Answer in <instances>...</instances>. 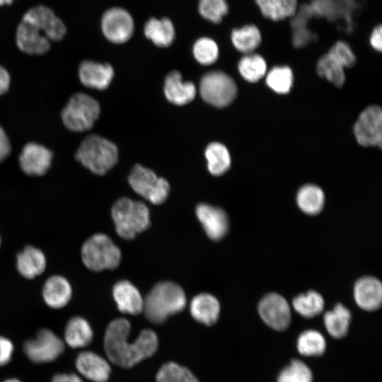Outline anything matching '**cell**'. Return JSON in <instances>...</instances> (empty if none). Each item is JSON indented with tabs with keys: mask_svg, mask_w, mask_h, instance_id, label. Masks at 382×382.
<instances>
[{
	"mask_svg": "<svg viewBox=\"0 0 382 382\" xmlns=\"http://www.w3.org/2000/svg\"><path fill=\"white\" fill-rule=\"evenodd\" d=\"M156 382H199L186 367L175 362L163 364L156 374Z\"/></svg>",
	"mask_w": 382,
	"mask_h": 382,
	"instance_id": "cell-36",
	"label": "cell"
},
{
	"mask_svg": "<svg viewBox=\"0 0 382 382\" xmlns=\"http://www.w3.org/2000/svg\"><path fill=\"white\" fill-rule=\"evenodd\" d=\"M357 304L362 309L373 311L378 309L382 302V286L378 279L373 277L359 279L354 288Z\"/></svg>",
	"mask_w": 382,
	"mask_h": 382,
	"instance_id": "cell-19",
	"label": "cell"
},
{
	"mask_svg": "<svg viewBox=\"0 0 382 382\" xmlns=\"http://www.w3.org/2000/svg\"><path fill=\"white\" fill-rule=\"evenodd\" d=\"M11 78L8 71L2 65H0V96H3L10 88Z\"/></svg>",
	"mask_w": 382,
	"mask_h": 382,
	"instance_id": "cell-45",
	"label": "cell"
},
{
	"mask_svg": "<svg viewBox=\"0 0 382 382\" xmlns=\"http://www.w3.org/2000/svg\"><path fill=\"white\" fill-rule=\"evenodd\" d=\"M131 325L125 318H117L108 325L104 336V349L115 364L130 368L152 356L158 348V337L151 330H143L133 343L128 342Z\"/></svg>",
	"mask_w": 382,
	"mask_h": 382,
	"instance_id": "cell-1",
	"label": "cell"
},
{
	"mask_svg": "<svg viewBox=\"0 0 382 382\" xmlns=\"http://www.w3.org/2000/svg\"><path fill=\"white\" fill-rule=\"evenodd\" d=\"M198 9L202 17L219 24L228 14L229 8L227 0H199Z\"/></svg>",
	"mask_w": 382,
	"mask_h": 382,
	"instance_id": "cell-38",
	"label": "cell"
},
{
	"mask_svg": "<svg viewBox=\"0 0 382 382\" xmlns=\"http://www.w3.org/2000/svg\"><path fill=\"white\" fill-rule=\"evenodd\" d=\"M1 236H0V245H1Z\"/></svg>",
	"mask_w": 382,
	"mask_h": 382,
	"instance_id": "cell-49",
	"label": "cell"
},
{
	"mask_svg": "<svg viewBox=\"0 0 382 382\" xmlns=\"http://www.w3.org/2000/svg\"><path fill=\"white\" fill-rule=\"evenodd\" d=\"M144 33L158 47H168L173 41L175 30L173 23L168 18L149 19L144 26Z\"/></svg>",
	"mask_w": 382,
	"mask_h": 382,
	"instance_id": "cell-29",
	"label": "cell"
},
{
	"mask_svg": "<svg viewBox=\"0 0 382 382\" xmlns=\"http://www.w3.org/2000/svg\"><path fill=\"white\" fill-rule=\"evenodd\" d=\"M344 68L351 67L356 62L354 50L344 40H337L327 51Z\"/></svg>",
	"mask_w": 382,
	"mask_h": 382,
	"instance_id": "cell-41",
	"label": "cell"
},
{
	"mask_svg": "<svg viewBox=\"0 0 382 382\" xmlns=\"http://www.w3.org/2000/svg\"><path fill=\"white\" fill-rule=\"evenodd\" d=\"M73 289L70 282L64 276L53 274L45 282L42 295L47 306L59 309L66 306L71 299Z\"/></svg>",
	"mask_w": 382,
	"mask_h": 382,
	"instance_id": "cell-18",
	"label": "cell"
},
{
	"mask_svg": "<svg viewBox=\"0 0 382 382\" xmlns=\"http://www.w3.org/2000/svg\"><path fill=\"white\" fill-rule=\"evenodd\" d=\"M258 311L262 320L272 329L286 330L291 322L290 307L286 299L278 294L270 293L260 301Z\"/></svg>",
	"mask_w": 382,
	"mask_h": 382,
	"instance_id": "cell-12",
	"label": "cell"
},
{
	"mask_svg": "<svg viewBox=\"0 0 382 382\" xmlns=\"http://www.w3.org/2000/svg\"><path fill=\"white\" fill-rule=\"evenodd\" d=\"M16 266L22 277L32 279L42 274L46 270V256L40 248L33 245H26L17 254Z\"/></svg>",
	"mask_w": 382,
	"mask_h": 382,
	"instance_id": "cell-20",
	"label": "cell"
},
{
	"mask_svg": "<svg viewBox=\"0 0 382 382\" xmlns=\"http://www.w3.org/2000/svg\"><path fill=\"white\" fill-rule=\"evenodd\" d=\"M101 29L105 37L114 43H124L132 35L134 21L123 8H112L106 11L101 19Z\"/></svg>",
	"mask_w": 382,
	"mask_h": 382,
	"instance_id": "cell-13",
	"label": "cell"
},
{
	"mask_svg": "<svg viewBox=\"0 0 382 382\" xmlns=\"http://www.w3.org/2000/svg\"><path fill=\"white\" fill-rule=\"evenodd\" d=\"M317 72L335 86L340 87L345 81L344 67L328 52L317 62Z\"/></svg>",
	"mask_w": 382,
	"mask_h": 382,
	"instance_id": "cell-34",
	"label": "cell"
},
{
	"mask_svg": "<svg viewBox=\"0 0 382 382\" xmlns=\"http://www.w3.org/2000/svg\"><path fill=\"white\" fill-rule=\"evenodd\" d=\"M186 296L183 289L171 282L156 284L144 300L143 311L147 319L154 323H161L170 316L183 311Z\"/></svg>",
	"mask_w": 382,
	"mask_h": 382,
	"instance_id": "cell-2",
	"label": "cell"
},
{
	"mask_svg": "<svg viewBox=\"0 0 382 382\" xmlns=\"http://www.w3.org/2000/svg\"><path fill=\"white\" fill-rule=\"evenodd\" d=\"M118 150L110 140L96 134L86 136L79 146L75 158L91 173L102 175L117 163Z\"/></svg>",
	"mask_w": 382,
	"mask_h": 382,
	"instance_id": "cell-3",
	"label": "cell"
},
{
	"mask_svg": "<svg viewBox=\"0 0 382 382\" xmlns=\"http://www.w3.org/2000/svg\"><path fill=\"white\" fill-rule=\"evenodd\" d=\"M262 15L272 21L293 17L297 10V0H255Z\"/></svg>",
	"mask_w": 382,
	"mask_h": 382,
	"instance_id": "cell-27",
	"label": "cell"
},
{
	"mask_svg": "<svg viewBox=\"0 0 382 382\" xmlns=\"http://www.w3.org/2000/svg\"><path fill=\"white\" fill-rule=\"evenodd\" d=\"M209 171L214 175L225 173L231 166V157L227 148L219 142L209 144L205 150Z\"/></svg>",
	"mask_w": 382,
	"mask_h": 382,
	"instance_id": "cell-31",
	"label": "cell"
},
{
	"mask_svg": "<svg viewBox=\"0 0 382 382\" xmlns=\"http://www.w3.org/2000/svg\"><path fill=\"white\" fill-rule=\"evenodd\" d=\"M112 295L121 312L137 315L143 311L144 299L138 289L129 281L117 282L113 286Z\"/></svg>",
	"mask_w": 382,
	"mask_h": 382,
	"instance_id": "cell-22",
	"label": "cell"
},
{
	"mask_svg": "<svg viewBox=\"0 0 382 382\" xmlns=\"http://www.w3.org/2000/svg\"><path fill=\"white\" fill-rule=\"evenodd\" d=\"M310 369L301 361L294 359L279 374L277 382H312Z\"/></svg>",
	"mask_w": 382,
	"mask_h": 382,
	"instance_id": "cell-39",
	"label": "cell"
},
{
	"mask_svg": "<svg viewBox=\"0 0 382 382\" xmlns=\"http://www.w3.org/2000/svg\"><path fill=\"white\" fill-rule=\"evenodd\" d=\"M76 367L85 378L93 382H105L111 371L108 362L97 354L86 351L76 359Z\"/></svg>",
	"mask_w": 382,
	"mask_h": 382,
	"instance_id": "cell-21",
	"label": "cell"
},
{
	"mask_svg": "<svg viewBox=\"0 0 382 382\" xmlns=\"http://www.w3.org/2000/svg\"><path fill=\"white\" fill-rule=\"evenodd\" d=\"M93 330L88 322L80 316L69 320L64 329L66 343L72 348H80L88 345L93 340Z\"/></svg>",
	"mask_w": 382,
	"mask_h": 382,
	"instance_id": "cell-26",
	"label": "cell"
},
{
	"mask_svg": "<svg viewBox=\"0 0 382 382\" xmlns=\"http://www.w3.org/2000/svg\"><path fill=\"white\" fill-rule=\"evenodd\" d=\"M193 54L200 64L209 65L217 59L219 47L214 40L209 37H202L194 44Z\"/></svg>",
	"mask_w": 382,
	"mask_h": 382,
	"instance_id": "cell-40",
	"label": "cell"
},
{
	"mask_svg": "<svg viewBox=\"0 0 382 382\" xmlns=\"http://www.w3.org/2000/svg\"><path fill=\"white\" fill-rule=\"evenodd\" d=\"M14 0H0V6L10 5Z\"/></svg>",
	"mask_w": 382,
	"mask_h": 382,
	"instance_id": "cell-47",
	"label": "cell"
},
{
	"mask_svg": "<svg viewBox=\"0 0 382 382\" xmlns=\"http://www.w3.org/2000/svg\"><path fill=\"white\" fill-rule=\"evenodd\" d=\"M54 154L48 147L37 141L24 144L18 155L21 170L29 176H42L51 168Z\"/></svg>",
	"mask_w": 382,
	"mask_h": 382,
	"instance_id": "cell-11",
	"label": "cell"
},
{
	"mask_svg": "<svg viewBox=\"0 0 382 382\" xmlns=\"http://www.w3.org/2000/svg\"><path fill=\"white\" fill-rule=\"evenodd\" d=\"M98 101L91 96L75 93L70 96L61 111L64 126L74 132H83L92 128L100 115Z\"/></svg>",
	"mask_w": 382,
	"mask_h": 382,
	"instance_id": "cell-5",
	"label": "cell"
},
{
	"mask_svg": "<svg viewBox=\"0 0 382 382\" xmlns=\"http://www.w3.org/2000/svg\"><path fill=\"white\" fill-rule=\"evenodd\" d=\"M196 215L211 240L219 241L227 233L228 219L221 208L201 203L196 207Z\"/></svg>",
	"mask_w": 382,
	"mask_h": 382,
	"instance_id": "cell-16",
	"label": "cell"
},
{
	"mask_svg": "<svg viewBox=\"0 0 382 382\" xmlns=\"http://www.w3.org/2000/svg\"><path fill=\"white\" fill-rule=\"evenodd\" d=\"M13 349V345L9 339L0 336V366H4L10 361Z\"/></svg>",
	"mask_w": 382,
	"mask_h": 382,
	"instance_id": "cell-42",
	"label": "cell"
},
{
	"mask_svg": "<svg viewBox=\"0 0 382 382\" xmlns=\"http://www.w3.org/2000/svg\"><path fill=\"white\" fill-rule=\"evenodd\" d=\"M267 85L277 93H287L293 84V73L288 66H275L266 76Z\"/></svg>",
	"mask_w": 382,
	"mask_h": 382,
	"instance_id": "cell-37",
	"label": "cell"
},
{
	"mask_svg": "<svg viewBox=\"0 0 382 382\" xmlns=\"http://www.w3.org/2000/svg\"><path fill=\"white\" fill-rule=\"evenodd\" d=\"M17 47L30 55H42L51 48V41L37 25L21 18L15 35Z\"/></svg>",
	"mask_w": 382,
	"mask_h": 382,
	"instance_id": "cell-14",
	"label": "cell"
},
{
	"mask_svg": "<svg viewBox=\"0 0 382 382\" xmlns=\"http://www.w3.org/2000/svg\"><path fill=\"white\" fill-rule=\"evenodd\" d=\"M190 309L195 320L206 325H212L218 320L220 304L214 296L204 293L192 299Z\"/></svg>",
	"mask_w": 382,
	"mask_h": 382,
	"instance_id": "cell-24",
	"label": "cell"
},
{
	"mask_svg": "<svg viewBox=\"0 0 382 382\" xmlns=\"http://www.w3.org/2000/svg\"><path fill=\"white\" fill-rule=\"evenodd\" d=\"M11 143L4 127L0 125V163L4 161L11 154Z\"/></svg>",
	"mask_w": 382,
	"mask_h": 382,
	"instance_id": "cell-43",
	"label": "cell"
},
{
	"mask_svg": "<svg viewBox=\"0 0 382 382\" xmlns=\"http://www.w3.org/2000/svg\"><path fill=\"white\" fill-rule=\"evenodd\" d=\"M238 70L245 80L253 83L265 75L267 64L262 55L253 52L241 57L238 62Z\"/></svg>",
	"mask_w": 382,
	"mask_h": 382,
	"instance_id": "cell-32",
	"label": "cell"
},
{
	"mask_svg": "<svg viewBox=\"0 0 382 382\" xmlns=\"http://www.w3.org/2000/svg\"><path fill=\"white\" fill-rule=\"evenodd\" d=\"M369 43L374 50L381 52L382 50V24L375 26L369 37Z\"/></svg>",
	"mask_w": 382,
	"mask_h": 382,
	"instance_id": "cell-44",
	"label": "cell"
},
{
	"mask_svg": "<svg viewBox=\"0 0 382 382\" xmlns=\"http://www.w3.org/2000/svg\"><path fill=\"white\" fill-rule=\"evenodd\" d=\"M199 91L205 102L216 108H224L235 99L237 88L230 76L223 71H213L202 76Z\"/></svg>",
	"mask_w": 382,
	"mask_h": 382,
	"instance_id": "cell-7",
	"label": "cell"
},
{
	"mask_svg": "<svg viewBox=\"0 0 382 382\" xmlns=\"http://www.w3.org/2000/svg\"><path fill=\"white\" fill-rule=\"evenodd\" d=\"M164 93L170 103L183 105L194 99L196 88L192 83L183 81L181 74L174 71L169 73L166 78Z\"/></svg>",
	"mask_w": 382,
	"mask_h": 382,
	"instance_id": "cell-23",
	"label": "cell"
},
{
	"mask_svg": "<svg viewBox=\"0 0 382 382\" xmlns=\"http://www.w3.org/2000/svg\"><path fill=\"white\" fill-rule=\"evenodd\" d=\"M23 351L34 363H47L57 359L64 351V342L48 329L40 330L35 338L25 342Z\"/></svg>",
	"mask_w": 382,
	"mask_h": 382,
	"instance_id": "cell-9",
	"label": "cell"
},
{
	"mask_svg": "<svg viewBox=\"0 0 382 382\" xmlns=\"http://www.w3.org/2000/svg\"><path fill=\"white\" fill-rule=\"evenodd\" d=\"M113 76V69L109 64L83 60L78 67L80 82L92 89L105 90L110 86Z\"/></svg>",
	"mask_w": 382,
	"mask_h": 382,
	"instance_id": "cell-17",
	"label": "cell"
},
{
	"mask_svg": "<svg viewBox=\"0 0 382 382\" xmlns=\"http://www.w3.org/2000/svg\"><path fill=\"white\" fill-rule=\"evenodd\" d=\"M296 202L302 212L315 215L321 212L325 203V195L319 187L308 184L298 191Z\"/></svg>",
	"mask_w": 382,
	"mask_h": 382,
	"instance_id": "cell-30",
	"label": "cell"
},
{
	"mask_svg": "<svg viewBox=\"0 0 382 382\" xmlns=\"http://www.w3.org/2000/svg\"><path fill=\"white\" fill-rule=\"evenodd\" d=\"M294 310L301 316L311 318L319 315L324 308V300L316 291L300 294L293 300Z\"/></svg>",
	"mask_w": 382,
	"mask_h": 382,
	"instance_id": "cell-33",
	"label": "cell"
},
{
	"mask_svg": "<svg viewBox=\"0 0 382 382\" xmlns=\"http://www.w3.org/2000/svg\"><path fill=\"white\" fill-rule=\"evenodd\" d=\"M129 183L134 191L154 204L165 202L170 190L167 180L139 164L132 168Z\"/></svg>",
	"mask_w": 382,
	"mask_h": 382,
	"instance_id": "cell-8",
	"label": "cell"
},
{
	"mask_svg": "<svg viewBox=\"0 0 382 382\" xmlns=\"http://www.w3.org/2000/svg\"><path fill=\"white\" fill-rule=\"evenodd\" d=\"M52 382H83L81 378L74 374H58L53 376Z\"/></svg>",
	"mask_w": 382,
	"mask_h": 382,
	"instance_id": "cell-46",
	"label": "cell"
},
{
	"mask_svg": "<svg viewBox=\"0 0 382 382\" xmlns=\"http://www.w3.org/2000/svg\"><path fill=\"white\" fill-rule=\"evenodd\" d=\"M4 382H21V381L17 378H8L4 381Z\"/></svg>",
	"mask_w": 382,
	"mask_h": 382,
	"instance_id": "cell-48",
	"label": "cell"
},
{
	"mask_svg": "<svg viewBox=\"0 0 382 382\" xmlns=\"http://www.w3.org/2000/svg\"><path fill=\"white\" fill-rule=\"evenodd\" d=\"M116 231L122 238L130 240L150 225L149 211L141 202L127 197L117 200L112 208Z\"/></svg>",
	"mask_w": 382,
	"mask_h": 382,
	"instance_id": "cell-4",
	"label": "cell"
},
{
	"mask_svg": "<svg viewBox=\"0 0 382 382\" xmlns=\"http://www.w3.org/2000/svg\"><path fill=\"white\" fill-rule=\"evenodd\" d=\"M81 257L83 265L93 272L116 268L121 260V252L104 233H96L82 245Z\"/></svg>",
	"mask_w": 382,
	"mask_h": 382,
	"instance_id": "cell-6",
	"label": "cell"
},
{
	"mask_svg": "<svg viewBox=\"0 0 382 382\" xmlns=\"http://www.w3.org/2000/svg\"><path fill=\"white\" fill-rule=\"evenodd\" d=\"M357 142L363 146H381L382 110L379 106L371 105L359 115L354 125Z\"/></svg>",
	"mask_w": 382,
	"mask_h": 382,
	"instance_id": "cell-10",
	"label": "cell"
},
{
	"mask_svg": "<svg viewBox=\"0 0 382 382\" xmlns=\"http://www.w3.org/2000/svg\"><path fill=\"white\" fill-rule=\"evenodd\" d=\"M323 320L325 328L332 337L342 338L348 332L351 313L345 306L337 303L332 311L325 313Z\"/></svg>",
	"mask_w": 382,
	"mask_h": 382,
	"instance_id": "cell-28",
	"label": "cell"
},
{
	"mask_svg": "<svg viewBox=\"0 0 382 382\" xmlns=\"http://www.w3.org/2000/svg\"><path fill=\"white\" fill-rule=\"evenodd\" d=\"M230 38L236 50L244 54L255 52L262 42L261 33L254 24H246L233 28Z\"/></svg>",
	"mask_w": 382,
	"mask_h": 382,
	"instance_id": "cell-25",
	"label": "cell"
},
{
	"mask_svg": "<svg viewBox=\"0 0 382 382\" xmlns=\"http://www.w3.org/2000/svg\"><path fill=\"white\" fill-rule=\"evenodd\" d=\"M22 18L40 27L51 42H59L66 35L64 23L47 6L37 5L29 8Z\"/></svg>",
	"mask_w": 382,
	"mask_h": 382,
	"instance_id": "cell-15",
	"label": "cell"
},
{
	"mask_svg": "<svg viewBox=\"0 0 382 382\" xmlns=\"http://www.w3.org/2000/svg\"><path fill=\"white\" fill-rule=\"evenodd\" d=\"M297 348L300 354L303 356H320L325 350L326 342L321 333L317 330H308L299 335Z\"/></svg>",
	"mask_w": 382,
	"mask_h": 382,
	"instance_id": "cell-35",
	"label": "cell"
}]
</instances>
